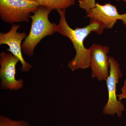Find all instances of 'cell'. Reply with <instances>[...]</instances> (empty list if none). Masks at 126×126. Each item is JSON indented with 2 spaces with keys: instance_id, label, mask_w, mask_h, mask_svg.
Wrapping results in <instances>:
<instances>
[{
  "instance_id": "obj_8",
  "label": "cell",
  "mask_w": 126,
  "mask_h": 126,
  "mask_svg": "<svg viewBox=\"0 0 126 126\" xmlns=\"http://www.w3.org/2000/svg\"><path fill=\"white\" fill-rule=\"evenodd\" d=\"M86 17L90 21H97L103 25L105 29H112L118 20H121L126 26V13L120 15L116 7L110 3L102 5L96 3L87 12Z\"/></svg>"
},
{
  "instance_id": "obj_11",
  "label": "cell",
  "mask_w": 126,
  "mask_h": 126,
  "mask_svg": "<svg viewBox=\"0 0 126 126\" xmlns=\"http://www.w3.org/2000/svg\"><path fill=\"white\" fill-rule=\"evenodd\" d=\"M121 90V93L117 95L118 100L121 101L122 99H126V79Z\"/></svg>"
},
{
  "instance_id": "obj_6",
  "label": "cell",
  "mask_w": 126,
  "mask_h": 126,
  "mask_svg": "<svg viewBox=\"0 0 126 126\" xmlns=\"http://www.w3.org/2000/svg\"><path fill=\"white\" fill-rule=\"evenodd\" d=\"M90 50L89 67L92 70L91 78L98 81H106L110 70L109 47L94 44L89 48Z\"/></svg>"
},
{
  "instance_id": "obj_5",
  "label": "cell",
  "mask_w": 126,
  "mask_h": 126,
  "mask_svg": "<svg viewBox=\"0 0 126 126\" xmlns=\"http://www.w3.org/2000/svg\"><path fill=\"white\" fill-rule=\"evenodd\" d=\"M20 61L11 53L2 52L0 54V78L2 90H17L22 88L24 81L16 79V66Z\"/></svg>"
},
{
  "instance_id": "obj_10",
  "label": "cell",
  "mask_w": 126,
  "mask_h": 126,
  "mask_svg": "<svg viewBox=\"0 0 126 126\" xmlns=\"http://www.w3.org/2000/svg\"><path fill=\"white\" fill-rule=\"evenodd\" d=\"M0 126H31L28 122L24 120H16L0 115Z\"/></svg>"
},
{
  "instance_id": "obj_3",
  "label": "cell",
  "mask_w": 126,
  "mask_h": 126,
  "mask_svg": "<svg viewBox=\"0 0 126 126\" xmlns=\"http://www.w3.org/2000/svg\"><path fill=\"white\" fill-rule=\"evenodd\" d=\"M40 6L35 0H0V16L9 24L29 22Z\"/></svg>"
},
{
  "instance_id": "obj_2",
  "label": "cell",
  "mask_w": 126,
  "mask_h": 126,
  "mask_svg": "<svg viewBox=\"0 0 126 126\" xmlns=\"http://www.w3.org/2000/svg\"><path fill=\"white\" fill-rule=\"evenodd\" d=\"M51 11L46 7L40 6L33 15L31 16L30 31L21 46L23 53L27 56H33L34 49L42 39L56 32L57 25L51 23L49 20V15Z\"/></svg>"
},
{
  "instance_id": "obj_1",
  "label": "cell",
  "mask_w": 126,
  "mask_h": 126,
  "mask_svg": "<svg viewBox=\"0 0 126 126\" xmlns=\"http://www.w3.org/2000/svg\"><path fill=\"white\" fill-rule=\"evenodd\" d=\"M60 16L59 24L56 26V32L71 40L76 51L74 58L69 61L68 66L74 71L79 69H84L89 67L90 50L84 45V41L93 32L101 34L105 29L101 23L97 21H90V24L82 28L77 27L73 29L69 26L65 16V10H58Z\"/></svg>"
},
{
  "instance_id": "obj_7",
  "label": "cell",
  "mask_w": 126,
  "mask_h": 126,
  "mask_svg": "<svg viewBox=\"0 0 126 126\" xmlns=\"http://www.w3.org/2000/svg\"><path fill=\"white\" fill-rule=\"evenodd\" d=\"M20 27V25L14 24L7 33H0V45H8L9 48L6 50L11 53L19 60L22 64L21 68V71L27 72L29 71L33 66L25 61L23 57L21 43L22 40L27 36L24 32H17Z\"/></svg>"
},
{
  "instance_id": "obj_9",
  "label": "cell",
  "mask_w": 126,
  "mask_h": 126,
  "mask_svg": "<svg viewBox=\"0 0 126 126\" xmlns=\"http://www.w3.org/2000/svg\"><path fill=\"white\" fill-rule=\"evenodd\" d=\"M40 6L51 10H65L75 4V0H35Z\"/></svg>"
},
{
  "instance_id": "obj_4",
  "label": "cell",
  "mask_w": 126,
  "mask_h": 126,
  "mask_svg": "<svg viewBox=\"0 0 126 126\" xmlns=\"http://www.w3.org/2000/svg\"><path fill=\"white\" fill-rule=\"evenodd\" d=\"M110 70L109 77L106 81L108 93L107 102L103 109V113L105 115H117L119 118L122 116L125 110L124 103L117 99L116 94L117 86L119 79L123 77L120 65L113 57H109Z\"/></svg>"
},
{
  "instance_id": "obj_12",
  "label": "cell",
  "mask_w": 126,
  "mask_h": 126,
  "mask_svg": "<svg viewBox=\"0 0 126 126\" xmlns=\"http://www.w3.org/2000/svg\"><path fill=\"white\" fill-rule=\"evenodd\" d=\"M116 1H119L120 0H123L124 1H125V2H126V0H116Z\"/></svg>"
}]
</instances>
